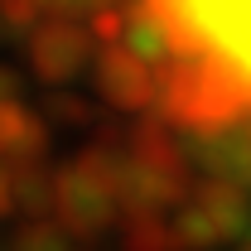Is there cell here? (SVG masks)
I'll return each instance as SVG.
<instances>
[{"label":"cell","instance_id":"cell-1","mask_svg":"<svg viewBox=\"0 0 251 251\" xmlns=\"http://www.w3.org/2000/svg\"><path fill=\"white\" fill-rule=\"evenodd\" d=\"M174 39L159 116L193 135H251V0H145Z\"/></svg>","mask_w":251,"mask_h":251},{"label":"cell","instance_id":"cell-2","mask_svg":"<svg viewBox=\"0 0 251 251\" xmlns=\"http://www.w3.org/2000/svg\"><path fill=\"white\" fill-rule=\"evenodd\" d=\"M121 140L97 135L77 155L58 164V193H53V222L73 242H97L106 232H121L126 208H121Z\"/></svg>","mask_w":251,"mask_h":251},{"label":"cell","instance_id":"cell-3","mask_svg":"<svg viewBox=\"0 0 251 251\" xmlns=\"http://www.w3.org/2000/svg\"><path fill=\"white\" fill-rule=\"evenodd\" d=\"M169 222H174V237L184 251H213L222 242H242L251 232L247 188L222 184V179H198Z\"/></svg>","mask_w":251,"mask_h":251},{"label":"cell","instance_id":"cell-4","mask_svg":"<svg viewBox=\"0 0 251 251\" xmlns=\"http://www.w3.org/2000/svg\"><path fill=\"white\" fill-rule=\"evenodd\" d=\"M25 58L29 73L44 87H73L82 73H92L97 63V39L82 20H44L39 29L25 39Z\"/></svg>","mask_w":251,"mask_h":251},{"label":"cell","instance_id":"cell-5","mask_svg":"<svg viewBox=\"0 0 251 251\" xmlns=\"http://www.w3.org/2000/svg\"><path fill=\"white\" fill-rule=\"evenodd\" d=\"M92 87H97V97L106 106H116L126 116H145V111L159 116V77H155V68H145L126 44L97 49Z\"/></svg>","mask_w":251,"mask_h":251},{"label":"cell","instance_id":"cell-6","mask_svg":"<svg viewBox=\"0 0 251 251\" xmlns=\"http://www.w3.org/2000/svg\"><path fill=\"white\" fill-rule=\"evenodd\" d=\"M53 145V126L34 111L29 101L0 106V164L20 169V164H49Z\"/></svg>","mask_w":251,"mask_h":251},{"label":"cell","instance_id":"cell-7","mask_svg":"<svg viewBox=\"0 0 251 251\" xmlns=\"http://www.w3.org/2000/svg\"><path fill=\"white\" fill-rule=\"evenodd\" d=\"M53 193H58V169L53 164H20L15 169L20 218H53Z\"/></svg>","mask_w":251,"mask_h":251},{"label":"cell","instance_id":"cell-8","mask_svg":"<svg viewBox=\"0 0 251 251\" xmlns=\"http://www.w3.org/2000/svg\"><path fill=\"white\" fill-rule=\"evenodd\" d=\"M116 247L121 251H184L169 218H126L121 232H116Z\"/></svg>","mask_w":251,"mask_h":251},{"label":"cell","instance_id":"cell-9","mask_svg":"<svg viewBox=\"0 0 251 251\" xmlns=\"http://www.w3.org/2000/svg\"><path fill=\"white\" fill-rule=\"evenodd\" d=\"M5 251H73V237L53 218H20V227L5 237Z\"/></svg>","mask_w":251,"mask_h":251},{"label":"cell","instance_id":"cell-10","mask_svg":"<svg viewBox=\"0 0 251 251\" xmlns=\"http://www.w3.org/2000/svg\"><path fill=\"white\" fill-rule=\"evenodd\" d=\"M92 97H82V92H73V87H58V92H49L44 97V106H39V116L49 126H87L92 121Z\"/></svg>","mask_w":251,"mask_h":251},{"label":"cell","instance_id":"cell-11","mask_svg":"<svg viewBox=\"0 0 251 251\" xmlns=\"http://www.w3.org/2000/svg\"><path fill=\"white\" fill-rule=\"evenodd\" d=\"M34 10L44 20H82V25H92L101 10H111V0H34Z\"/></svg>","mask_w":251,"mask_h":251},{"label":"cell","instance_id":"cell-12","mask_svg":"<svg viewBox=\"0 0 251 251\" xmlns=\"http://www.w3.org/2000/svg\"><path fill=\"white\" fill-rule=\"evenodd\" d=\"M15 101H25V77L10 63H0V106H15Z\"/></svg>","mask_w":251,"mask_h":251},{"label":"cell","instance_id":"cell-13","mask_svg":"<svg viewBox=\"0 0 251 251\" xmlns=\"http://www.w3.org/2000/svg\"><path fill=\"white\" fill-rule=\"evenodd\" d=\"M15 213H20V198H15V169L0 164V222L15 218Z\"/></svg>","mask_w":251,"mask_h":251},{"label":"cell","instance_id":"cell-14","mask_svg":"<svg viewBox=\"0 0 251 251\" xmlns=\"http://www.w3.org/2000/svg\"><path fill=\"white\" fill-rule=\"evenodd\" d=\"M237 251H251V232H247V237H242V247H237Z\"/></svg>","mask_w":251,"mask_h":251},{"label":"cell","instance_id":"cell-15","mask_svg":"<svg viewBox=\"0 0 251 251\" xmlns=\"http://www.w3.org/2000/svg\"><path fill=\"white\" fill-rule=\"evenodd\" d=\"M0 251H5V242H0Z\"/></svg>","mask_w":251,"mask_h":251},{"label":"cell","instance_id":"cell-16","mask_svg":"<svg viewBox=\"0 0 251 251\" xmlns=\"http://www.w3.org/2000/svg\"><path fill=\"white\" fill-rule=\"evenodd\" d=\"M0 34H5V25H0Z\"/></svg>","mask_w":251,"mask_h":251}]
</instances>
